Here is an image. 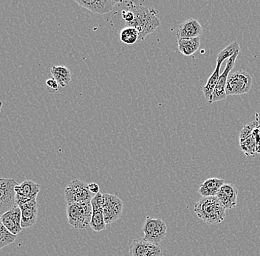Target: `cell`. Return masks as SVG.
I'll list each match as a JSON object with an SVG mask.
<instances>
[{
  "label": "cell",
  "instance_id": "cell-1",
  "mask_svg": "<svg viewBox=\"0 0 260 256\" xmlns=\"http://www.w3.org/2000/svg\"><path fill=\"white\" fill-rule=\"evenodd\" d=\"M127 9L132 10L135 14L134 20L128 26L137 29L140 41H144L148 35L160 27V22L157 17V12L155 10L142 5H135L132 1L127 2Z\"/></svg>",
  "mask_w": 260,
  "mask_h": 256
},
{
  "label": "cell",
  "instance_id": "cell-2",
  "mask_svg": "<svg viewBox=\"0 0 260 256\" xmlns=\"http://www.w3.org/2000/svg\"><path fill=\"white\" fill-rule=\"evenodd\" d=\"M225 210L217 197H201L194 208L195 213L206 225L222 223L225 220Z\"/></svg>",
  "mask_w": 260,
  "mask_h": 256
},
{
  "label": "cell",
  "instance_id": "cell-3",
  "mask_svg": "<svg viewBox=\"0 0 260 256\" xmlns=\"http://www.w3.org/2000/svg\"><path fill=\"white\" fill-rule=\"evenodd\" d=\"M68 223L78 230L87 229L90 226L92 216L91 202H79L67 205Z\"/></svg>",
  "mask_w": 260,
  "mask_h": 256
},
{
  "label": "cell",
  "instance_id": "cell-4",
  "mask_svg": "<svg viewBox=\"0 0 260 256\" xmlns=\"http://www.w3.org/2000/svg\"><path fill=\"white\" fill-rule=\"evenodd\" d=\"M88 183L80 179L71 181L64 190V199L67 205L91 202L95 194L89 191Z\"/></svg>",
  "mask_w": 260,
  "mask_h": 256
},
{
  "label": "cell",
  "instance_id": "cell-5",
  "mask_svg": "<svg viewBox=\"0 0 260 256\" xmlns=\"http://www.w3.org/2000/svg\"><path fill=\"white\" fill-rule=\"evenodd\" d=\"M252 87L251 75L243 70L231 72L228 78L226 88L228 95H240L248 93Z\"/></svg>",
  "mask_w": 260,
  "mask_h": 256
},
{
  "label": "cell",
  "instance_id": "cell-6",
  "mask_svg": "<svg viewBox=\"0 0 260 256\" xmlns=\"http://www.w3.org/2000/svg\"><path fill=\"white\" fill-rule=\"evenodd\" d=\"M18 183L14 179H0V213L6 212L18 207L16 203V186Z\"/></svg>",
  "mask_w": 260,
  "mask_h": 256
},
{
  "label": "cell",
  "instance_id": "cell-7",
  "mask_svg": "<svg viewBox=\"0 0 260 256\" xmlns=\"http://www.w3.org/2000/svg\"><path fill=\"white\" fill-rule=\"evenodd\" d=\"M144 232V239L153 244H160L166 239L167 226L160 218H152L146 217L142 227Z\"/></svg>",
  "mask_w": 260,
  "mask_h": 256
},
{
  "label": "cell",
  "instance_id": "cell-8",
  "mask_svg": "<svg viewBox=\"0 0 260 256\" xmlns=\"http://www.w3.org/2000/svg\"><path fill=\"white\" fill-rule=\"evenodd\" d=\"M103 214L107 225H111L121 218L123 210V202L114 194H103Z\"/></svg>",
  "mask_w": 260,
  "mask_h": 256
},
{
  "label": "cell",
  "instance_id": "cell-9",
  "mask_svg": "<svg viewBox=\"0 0 260 256\" xmlns=\"http://www.w3.org/2000/svg\"><path fill=\"white\" fill-rule=\"evenodd\" d=\"M130 256H162V248L159 244L149 242L144 238L134 240L129 247Z\"/></svg>",
  "mask_w": 260,
  "mask_h": 256
},
{
  "label": "cell",
  "instance_id": "cell-10",
  "mask_svg": "<svg viewBox=\"0 0 260 256\" xmlns=\"http://www.w3.org/2000/svg\"><path fill=\"white\" fill-rule=\"evenodd\" d=\"M81 7L84 8L94 13V14H109L114 9V6L121 3H127L126 1H116V0H75Z\"/></svg>",
  "mask_w": 260,
  "mask_h": 256
},
{
  "label": "cell",
  "instance_id": "cell-11",
  "mask_svg": "<svg viewBox=\"0 0 260 256\" xmlns=\"http://www.w3.org/2000/svg\"><path fill=\"white\" fill-rule=\"evenodd\" d=\"M92 206V216L90 228L95 232H102L107 228L103 214L104 199L103 194L99 193L91 200Z\"/></svg>",
  "mask_w": 260,
  "mask_h": 256
},
{
  "label": "cell",
  "instance_id": "cell-12",
  "mask_svg": "<svg viewBox=\"0 0 260 256\" xmlns=\"http://www.w3.org/2000/svg\"><path fill=\"white\" fill-rule=\"evenodd\" d=\"M41 186L38 183L32 180H24L20 185L16 186V203L18 207L23 205L25 202L37 198V195L40 192Z\"/></svg>",
  "mask_w": 260,
  "mask_h": 256
},
{
  "label": "cell",
  "instance_id": "cell-13",
  "mask_svg": "<svg viewBox=\"0 0 260 256\" xmlns=\"http://www.w3.org/2000/svg\"><path fill=\"white\" fill-rule=\"evenodd\" d=\"M239 54H240V52H237L235 56L228 60L226 66H225L223 72L219 76L218 84H217L215 90L213 92L211 103L226 98L227 94L225 88H226L228 78H229V74H231V71L235 67L236 60L238 57Z\"/></svg>",
  "mask_w": 260,
  "mask_h": 256
},
{
  "label": "cell",
  "instance_id": "cell-14",
  "mask_svg": "<svg viewBox=\"0 0 260 256\" xmlns=\"http://www.w3.org/2000/svg\"><path fill=\"white\" fill-rule=\"evenodd\" d=\"M1 223L14 235H18L23 230L21 225L22 223V212L19 207H16L6 212L0 217Z\"/></svg>",
  "mask_w": 260,
  "mask_h": 256
},
{
  "label": "cell",
  "instance_id": "cell-15",
  "mask_svg": "<svg viewBox=\"0 0 260 256\" xmlns=\"http://www.w3.org/2000/svg\"><path fill=\"white\" fill-rule=\"evenodd\" d=\"M19 207L22 212V228L23 229L31 228L37 223L38 218V204L37 198L32 199Z\"/></svg>",
  "mask_w": 260,
  "mask_h": 256
},
{
  "label": "cell",
  "instance_id": "cell-16",
  "mask_svg": "<svg viewBox=\"0 0 260 256\" xmlns=\"http://www.w3.org/2000/svg\"><path fill=\"white\" fill-rule=\"evenodd\" d=\"M203 33V27L197 19H187L180 24L177 30L178 40L181 39L197 38L200 37Z\"/></svg>",
  "mask_w": 260,
  "mask_h": 256
},
{
  "label": "cell",
  "instance_id": "cell-17",
  "mask_svg": "<svg viewBox=\"0 0 260 256\" xmlns=\"http://www.w3.org/2000/svg\"><path fill=\"white\" fill-rule=\"evenodd\" d=\"M238 190L235 186L225 183L217 193V197L225 209L235 208L237 205Z\"/></svg>",
  "mask_w": 260,
  "mask_h": 256
},
{
  "label": "cell",
  "instance_id": "cell-18",
  "mask_svg": "<svg viewBox=\"0 0 260 256\" xmlns=\"http://www.w3.org/2000/svg\"><path fill=\"white\" fill-rule=\"evenodd\" d=\"M224 184L225 181L223 179L216 177L209 178L201 185L198 193L202 197H217V193Z\"/></svg>",
  "mask_w": 260,
  "mask_h": 256
},
{
  "label": "cell",
  "instance_id": "cell-19",
  "mask_svg": "<svg viewBox=\"0 0 260 256\" xmlns=\"http://www.w3.org/2000/svg\"><path fill=\"white\" fill-rule=\"evenodd\" d=\"M50 74L53 79L58 82L61 87H67L72 80L71 72L64 65L53 66L50 69Z\"/></svg>",
  "mask_w": 260,
  "mask_h": 256
},
{
  "label": "cell",
  "instance_id": "cell-20",
  "mask_svg": "<svg viewBox=\"0 0 260 256\" xmlns=\"http://www.w3.org/2000/svg\"><path fill=\"white\" fill-rule=\"evenodd\" d=\"M178 50L182 54L190 56L198 50L201 45V39L197 38L181 39L178 40Z\"/></svg>",
  "mask_w": 260,
  "mask_h": 256
},
{
  "label": "cell",
  "instance_id": "cell-21",
  "mask_svg": "<svg viewBox=\"0 0 260 256\" xmlns=\"http://www.w3.org/2000/svg\"><path fill=\"white\" fill-rule=\"evenodd\" d=\"M221 64H217L214 72L211 74L210 77L208 79L207 83L206 85L203 87V92L204 94L206 99L211 103V99H212L213 92L215 90L217 84H218L219 76V72H220Z\"/></svg>",
  "mask_w": 260,
  "mask_h": 256
},
{
  "label": "cell",
  "instance_id": "cell-22",
  "mask_svg": "<svg viewBox=\"0 0 260 256\" xmlns=\"http://www.w3.org/2000/svg\"><path fill=\"white\" fill-rule=\"evenodd\" d=\"M120 40L126 45H134L139 40V33L135 27L126 26L120 32Z\"/></svg>",
  "mask_w": 260,
  "mask_h": 256
},
{
  "label": "cell",
  "instance_id": "cell-23",
  "mask_svg": "<svg viewBox=\"0 0 260 256\" xmlns=\"http://www.w3.org/2000/svg\"><path fill=\"white\" fill-rule=\"evenodd\" d=\"M240 51V48L238 42H233V43L230 44V45H228L225 49L219 52L217 58V64H221V65H222V62H223L224 61H225V60H229V58L235 56L237 52Z\"/></svg>",
  "mask_w": 260,
  "mask_h": 256
},
{
  "label": "cell",
  "instance_id": "cell-24",
  "mask_svg": "<svg viewBox=\"0 0 260 256\" xmlns=\"http://www.w3.org/2000/svg\"><path fill=\"white\" fill-rule=\"evenodd\" d=\"M240 149L246 156H253L256 154H259L257 144L253 136L247 139L243 142H240Z\"/></svg>",
  "mask_w": 260,
  "mask_h": 256
},
{
  "label": "cell",
  "instance_id": "cell-25",
  "mask_svg": "<svg viewBox=\"0 0 260 256\" xmlns=\"http://www.w3.org/2000/svg\"><path fill=\"white\" fill-rule=\"evenodd\" d=\"M16 238H17V235L13 234L1 223L0 225V248L1 249L13 244Z\"/></svg>",
  "mask_w": 260,
  "mask_h": 256
},
{
  "label": "cell",
  "instance_id": "cell-26",
  "mask_svg": "<svg viewBox=\"0 0 260 256\" xmlns=\"http://www.w3.org/2000/svg\"><path fill=\"white\" fill-rule=\"evenodd\" d=\"M256 121H253V122L248 123V124L245 125L243 129H242V130L240 131V142H243V141L249 138V137L252 135V134H253L254 129L259 126V115L256 113Z\"/></svg>",
  "mask_w": 260,
  "mask_h": 256
},
{
  "label": "cell",
  "instance_id": "cell-27",
  "mask_svg": "<svg viewBox=\"0 0 260 256\" xmlns=\"http://www.w3.org/2000/svg\"><path fill=\"white\" fill-rule=\"evenodd\" d=\"M122 18L126 21L128 24L134 20L135 14L132 10L128 9L126 11L123 10L121 12Z\"/></svg>",
  "mask_w": 260,
  "mask_h": 256
},
{
  "label": "cell",
  "instance_id": "cell-28",
  "mask_svg": "<svg viewBox=\"0 0 260 256\" xmlns=\"http://www.w3.org/2000/svg\"><path fill=\"white\" fill-rule=\"evenodd\" d=\"M46 85L48 86L49 90H52V92H56L58 90V82L55 79H50L46 81Z\"/></svg>",
  "mask_w": 260,
  "mask_h": 256
},
{
  "label": "cell",
  "instance_id": "cell-29",
  "mask_svg": "<svg viewBox=\"0 0 260 256\" xmlns=\"http://www.w3.org/2000/svg\"><path fill=\"white\" fill-rule=\"evenodd\" d=\"M88 187L90 192L95 194V195L100 193L99 192V191H100V188H99V186L96 182L89 183Z\"/></svg>",
  "mask_w": 260,
  "mask_h": 256
},
{
  "label": "cell",
  "instance_id": "cell-30",
  "mask_svg": "<svg viewBox=\"0 0 260 256\" xmlns=\"http://www.w3.org/2000/svg\"></svg>",
  "mask_w": 260,
  "mask_h": 256
}]
</instances>
